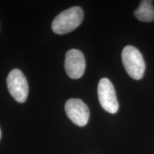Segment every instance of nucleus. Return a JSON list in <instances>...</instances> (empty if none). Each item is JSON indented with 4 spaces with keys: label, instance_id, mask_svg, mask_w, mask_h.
Masks as SVG:
<instances>
[{
    "label": "nucleus",
    "instance_id": "nucleus-5",
    "mask_svg": "<svg viewBox=\"0 0 154 154\" xmlns=\"http://www.w3.org/2000/svg\"><path fill=\"white\" fill-rule=\"evenodd\" d=\"M65 111L69 119L79 126H84L89 119V109L81 99H69L65 104Z\"/></svg>",
    "mask_w": 154,
    "mask_h": 154
},
{
    "label": "nucleus",
    "instance_id": "nucleus-7",
    "mask_svg": "<svg viewBox=\"0 0 154 154\" xmlns=\"http://www.w3.org/2000/svg\"><path fill=\"white\" fill-rule=\"evenodd\" d=\"M152 1L143 0L140 3L139 7L134 11L135 17L139 21L151 22L154 19V7Z\"/></svg>",
    "mask_w": 154,
    "mask_h": 154
},
{
    "label": "nucleus",
    "instance_id": "nucleus-8",
    "mask_svg": "<svg viewBox=\"0 0 154 154\" xmlns=\"http://www.w3.org/2000/svg\"><path fill=\"white\" fill-rule=\"evenodd\" d=\"M0 138H1V130H0Z\"/></svg>",
    "mask_w": 154,
    "mask_h": 154
},
{
    "label": "nucleus",
    "instance_id": "nucleus-2",
    "mask_svg": "<svg viewBox=\"0 0 154 154\" xmlns=\"http://www.w3.org/2000/svg\"><path fill=\"white\" fill-rule=\"evenodd\" d=\"M122 61L125 69L131 78L139 80L145 72V62L143 56L138 49L133 46H126L122 51Z\"/></svg>",
    "mask_w": 154,
    "mask_h": 154
},
{
    "label": "nucleus",
    "instance_id": "nucleus-3",
    "mask_svg": "<svg viewBox=\"0 0 154 154\" xmlns=\"http://www.w3.org/2000/svg\"><path fill=\"white\" fill-rule=\"evenodd\" d=\"M9 93L19 103H24L27 99L29 86L24 74L19 69L11 70L7 78Z\"/></svg>",
    "mask_w": 154,
    "mask_h": 154
},
{
    "label": "nucleus",
    "instance_id": "nucleus-4",
    "mask_svg": "<svg viewBox=\"0 0 154 154\" xmlns=\"http://www.w3.org/2000/svg\"><path fill=\"white\" fill-rule=\"evenodd\" d=\"M98 96L100 104L106 111L110 113H116L118 111L119 102L114 87L110 80L103 78L99 81Z\"/></svg>",
    "mask_w": 154,
    "mask_h": 154
},
{
    "label": "nucleus",
    "instance_id": "nucleus-1",
    "mask_svg": "<svg viewBox=\"0 0 154 154\" xmlns=\"http://www.w3.org/2000/svg\"><path fill=\"white\" fill-rule=\"evenodd\" d=\"M84 12L79 7H74L58 14L51 24V29L57 34H65L74 31L82 24Z\"/></svg>",
    "mask_w": 154,
    "mask_h": 154
},
{
    "label": "nucleus",
    "instance_id": "nucleus-6",
    "mask_svg": "<svg viewBox=\"0 0 154 154\" xmlns=\"http://www.w3.org/2000/svg\"><path fill=\"white\" fill-rule=\"evenodd\" d=\"M66 74L73 79L82 77L85 72V58L82 51L77 49H70L66 54L64 63Z\"/></svg>",
    "mask_w": 154,
    "mask_h": 154
}]
</instances>
